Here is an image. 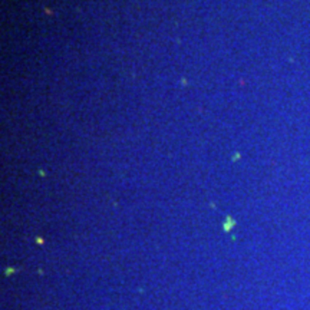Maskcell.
<instances>
[{
	"label": "cell",
	"mask_w": 310,
	"mask_h": 310,
	"mask_svg": "<svg viewBox=\"0 0 310 310\" xmlns=\"http://www.w3.org/2000/svg\"><path fill=\"white\" fill-rule=\"evenodd\" d=\"M234 224H235V221H233V220H231L230 217H227V222L224 224V230H225V231H228V230H230V228L233 227Z\"/></svg>",
	"instance_id": "obj_1"
}]
</instances>
